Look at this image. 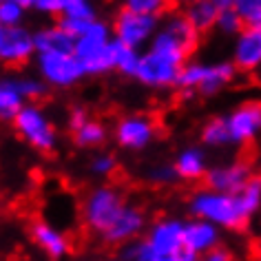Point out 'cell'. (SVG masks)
Segmentation results:
<instances>
[{"label":"cell","mask_w":261,"mask_h":261,"mask_svg":"<svg viewBox=\"0 0 261 261\" xmlns=\"http://www.w3.org/2000/svg\"><path fill=\"white\" fill-rule=\"evenodd\" d=\"M201 34L188 22L184 11H171L160 20V29L146 51H142L135 82L148 91L177 89L181 69L193 60Z\"/></svg>","instance_id":"1"},{"label":"cell","mask_w":261,"mask_h":261,"mask_svg":"<svg viewBox=\"0 0 261 261\" xmlns=\"http://www.w3.org/2000/svg\"><path fill=\"white\" fill-rule=\"evenodd\" d=\"M186 208L191 217L206 219L221 230L239 232L261 215V175H254L239 193H221L208 186L195 188Z\"/></svg>","instance_id":"2"},{"label":"cell","mask_w":261,"mask_h":261,"mask_svg":"<svg viewBox=\"0 0 261 261\" xmlns=\"http://www.w3.org/2000/svg\"><path fill=\"white\" fill-rule=\"evenodd\" d=\"M237 77L230 60H188L181 69L177 89L184 97H215L226 91Z\"/></svg>","instance_id":"3"},{"label":"cell","mask_w":261,"mask_h":261,"mask_svg":"<svg viewBox=\"0 0 261 261\" xmlns=\"http://www.w3.org/2000/svg\"><path fill=\"white\" fill-rule=\"evenodd\" d=\"M73 54L80 60L84 73L89 77H100L113 71V54H115V38L113 27L107 20H93L91 27L80 38H75Z\"/></svg>","instance_id":"4"},{"label":"cell","mask_w":261,"mask_h":261,"mask_svg":"<svg viewBox=\"0 0 261 261\" xmlns=\"http://www.w3.org/2000/svg\"><path fill=\"white\" fill-rule=\"evenodd\" d=\"M128 204L126 195L113 184H97L87 191L80 206V217L84 228L95 234L97 239L113 226V221L120 217L124 206Z\"/></svg>","instance_id":"5"},{"label":"cell","mask_w":261,"mask_h":261,"mask_svg":"<svg viewBox=\"0 0 261 261\" xmlns=\"http://www.w3.org/2000/svg\"><path fill=\"white\" fill-rule=\"evenodd\" d=\"M16 135L20 138L29 148H34L36 153L49 155L54 153L58 144H60V133L54 122V117L49 115V111L38 102L27 104L20 113L16 115V120L11 122Z\"/></svg>","instance_id":"6"},{"label":"cell","mask_w":261,"mask_h":261,"mask_svg":"<svg viewBox=\"0 0 261 261\" xmlns=\"http://www.w3.org/2000/svg\"><path fill=\"white\" fill-rule=\"evenodd\" d=\"M36 75L47 84L49 89L69 91L75 84H80L84 73L80 60L73 51H47V54H36Z\"/></svg>","instance_id":"7"},{"label":"cell","mask_w":261,"mask_h":261,"mask_svg":"<svg viewBox=\"0 0 261 261\" xmlns=\"http://www.w3.org/2000/svg\"><path fill=\"white\" fill-rule=\"evenodd\" d=\"M160 135V126L153 115L135 111V113H124L115 120L111 138L122 151L126 153H144L146 148L155 144Z\"/></svg>","instance_id":"8"},{"label":"cell","mask_w":261,"mask_h":261,"mask_svg":"<svg viewBox=\"0 0 261 261\" xmlns=\"http://www.w3.org/2000/svg\"><path fill=\"white\" fill-rule=\"evenodd\" d=\"M160 20L162 18L155 16H146V14H135L128 9H120L111 22L113 27V38L115 42L124 44V47L138 49V51H146L151 40L155 38L160 29Z\"/></svg>","instance_id":"9"},{"label":"cell","mask_w":261,"mask_h":261,"mask_svg":"<svg viewBox=\"0 0 261 261\" xmlns=\"http://www.w3.org/2000/svg\"><path fill=\"white\" fill-rule=\"evenodd\" d=\"M230 146L244 148L261 135V100H244L224 115Z\"/></svg>","instance_id":"10"},{"label":"cell","mask_w":261,"mask_h":261,"mask_svg":"<svg viewBox=\"0 0 261 261\" xmlns=\"http://www.w3.org/2000/svg\"><path fill=\"white\" fill-rule=\"evenodd\" d=\"M148 226L151 224H148V215L144 208L140 204L128 201V204L124 206V211L120 213V217L113 221V226H111L100 239L107 246H124V244H130V241L144 237Z\"/></svg>","instance_id":"11"},{"label":"cell","mask_w":261,"mask_h":261,"mask_svg":"<svg viewBox=\"0 0 261 261\" xmlns=\"http://www.w3.org/2000/svg\"><path fill=\"white\" fill-rule=\"evenodd\" d=\"M184 224L186 219L175 217V215H166V217L155 219L144 234L155 257H164V254H173L177 250H184Z\"/></svg>","instance_id":"12"},{"label":"cell","mask_w":261,"mask_h":261,"mask_svg":"<svg viewBox=\"0 0 261 261\" xmlns=\"http://www.w3.org/2000/svg\"><path fill=\"white\" fill-rule=\"evenodd\" d=\"M254 175L257 173H254L250 162L228 160V162H219V164L208 168V173L204 177V186L213 188V191H221V193H239Z\"/></svg>","instance_id":"13"},{"label":"cell","mask_w":261,"mask_h":261,"mask_svg":"<svg viewBox=\"0 0 261 261\" xmlns=\"http://www.w3.org/2000/svg\"><path fill=\"white\" fill-rule=\"evenodd\" d=\"M29 237L38 250L51 261H62L71 252V239L67 232L47 219H36L29 228Z\"/></svg>","instance_id":"14"},{"label":"cell","mask_w":261,"mask_h":261,"mask_svg":"<svg viewBox=\"0 0 261 261\" xmlns=\"http://www.w3.org/2000/svg\"><path fill=\"white\" fill-rule=\"evenodd\" d=\"M36 38L34 31L22 27H14L5 31V40L0 47V64L5 67H22L36 58Z\"/></svg>","instance_id":"15"},{"label":"cell","mask_w":261,"mask_h":261,"mask_svg":"<svg viewBox=\"0 0 261 261\" xmlns=\"http://www.w3.org/2000/svg\"><path fill=\"white\" fill-rule=\"evenodd\" d=\"M230 62L244 73H254L261 69V29L244 27L239 36L232 38Z\"/></svg>","instance_id":"16"},{"label":"cell","mask_w":261,"mask_h":261,"mask_svg":"<svg viewBox=\"0 0 261 261\" xmlns=\"http://www.w3.org/2000/svg\"><path fill=\"white\" fill-rule=\"evenodd\" d=\"M221 228H217L215 224L206 219H197V217H191L186 219L184 224V246L191 250L193 254H201L211 252L213 248L221 246Z\"/></svg>","instance_id":"17"},{"label":"cell","mask_w":261,"mask_h":261,"mask_svg":"<svg viewBox=\"0 0 261 261\" xmlns=\"http://www.w3.org/2000/svg\"><path fill=\"white\" fill-rule=\"evenodd\" d=\"M173 166L177 171V177L179 181H204L208 168V153L204 146H197V144H188L184 148H179L175 153V160H173Z\"/></svg>","instance_id":"18"},{"label":"cell","mask_w":261,"mask_h":261,"mask_svg":"<svg viewBox=\"0 0 261 261\" xmlns=\"http://www.w3.org/2000/svg\"><path fill=\"white\" fill-rule=\"evenodd\" d=\"M38 14L60 18H77V20H95L97 9L93 0H36Z\"/></svg>","instance_id":"19"},{"label":"cell","mask_w":261,"mask_h":261,"mask_svg":"<svg viewBox=\"0 0 261 261\" xmlns=\"http://www.w3.org/2000/svg\"><path fill=\"white\" fill-rule=\"evenodd\" d=\"M27 104L18 75L0 77V122H14Z\"/></svg>","instance_id":"20"},{"label":"cell","mask_w":261,"mask_h":261,"mask_svg":"<svg viewBox=\"0 0 261 261\" xmlns=\"http://www.w3.org/2000/svg\"><path fill=\"white\" fill-rule=\"evenodd\" d=\"M36 38V51L38 54H47V51H73L75 38L62 27L60 22L42 24L34 31Z\"/></svg>","instance_id":"21"},{"label":"cell","mask_w":261,"mask_h":261,"mask_svg":"<svg viewBox=\"0 0 261 261\" xmlns=\"http://www.w3.org/2000/svg\"><path fill=\"white\" fill-rule=\"evenodd\" d=\"M71 140H73V144L77 148H82V151H102V146L109 142V128L104 122L91 117L82 126L71 130Z\"/></svg>","instance_id":"22"},{"label":"cell","mask_w":261,"mask_h":261,"mask_svg":"<svg viewBox=\"0 0 261 261\" xmlns=\"http://www.w3.org/2000/svg\"><path fill=\"white\" fill-rule=\"evenodd\" d=\"M184 16L188 18V22L204 36L208 31H215V24H217V18H219V9L215 7L211 0H197V3H193L191 7L184 9Z\"/></svg>","instance_id":"23"},{"label":"cell","mask_w":261,"mask_h":261,"mask_svg":"<svg viewBox=\"0 0 261 261\" xmlns=\"http://www.w3.org/2000/svg\"><path fill=\"white\" fill-rule=\"evenodd\" d=\"M199 140L204 148H213V151H221V148L230 146V138H228V128L224 115L211 117L204 122V126L199 128Z\"/></svg>","instance_id":"24"},{"label":"cell","mask_w":261,"mask_h":261,"mask_svg":"<svg viewBox=\"0 0 261 261\" xmlns=\"http://www.w3.org/2000/svg\"><path fill=\"white\" fill-rule=\"evenodd\" d=\"M140 58H142V51L124 47V44L115 42L113 71H115V73H120V75H124V77L135 80V73H138V67H140Z\"/></svg>","instance_id":"25"},{"label":"cell","mask_w":261,"mask_h":261,"mask_svg":"<svg viewBox=\"0 0 261 261\" xmlns=\"http://www.w3.org/2000/svg\"><path fill=\"white\" fill-rule=\"evenodd\" d=\"M144 179L155 188H168L179 181L173 162H153L144 168Z\"/></svg>","instance_id":"26"},{"label":"cell","mask_w":261,"mask_h":261,"mask_svg":"<svg viewBox=\"0 0 261 261\" xmlns=\"http://www.w3.org/2000/svg\"><path fill=\"white\" fill-rule=\"evenodd\" d=\"M117 171V158L111 151H95L89 158V173L97 179H107Z\"/></svg>","instance_id":"27"},{"label":"cell","mask_w":261,"mask_h":261,"mask_svg":"<svg viewBox=\"0 0 261 261\" xmlns=\"http://www.w3.org/2000/svg\"><path fill=\"white\" fill-rule=\"evenodd\" d=\"M232 9L244 27L261 29V0H232Z\"/></svg>","instance_id":"28"},{"label":"cell","mask_w":261,"mask_h":261,"mask_svg":"<svg viewBox=\"0 0 261 261\" xmlns=\"http://www.w3.org/2000/svg\"><path fill=\"white\" fill-rule=\"evenodd\" d=\"M168 5H171V0H122V9L155 16V18H164L168 11Z\"/></svg>","instance_id":"29"},{"label":"cell","mask_w":261,"mask_h":261,"mask_svg":"<svg viewBox=\"0 0 261 261\" xmlns=\"http://www.w3.org/2000/svg\"><path fill=\"white\" fill-rule=\"evenodd\" d=\"M117 257H120V261H153V250L148 246V241L142 237L130 241V244L120 246Z\"/></svg>","instance_id":"30"},{"label":"cell","mask_w":261,"mask_h":261,"mask_svg":"<svg viewBox=\"0 0 261 261\" xmlns=\"http://www.w3.org/2000/svg\"><path fill=\"white\" fill-rule=\"evenodd\" d=\"M24 18H27V9L24 7L11 3V0H3V3H0V24H3L5 29L22 27Z\"/></svg>","instance_id":"31"},{"label":"cell","mask_w":261,"mask_h":261,"mask_svg":"<svg viewBox=\"0 0 261 261\" xmlns=\"http://www.w3.org/2000/svg\"><path fill=\"white\" fill-rule=\"evenodd\" d=\"M241 29H244V22H241V18L234 14L232 7L219 11L217 24H215V31H217L219 36H224V38H234V36H239Z\"/></svg>","instance_id":"32"},{"label":"cell","mask_w":261,"mask_h":261,"mask_svg":"<svg viewBox=\"0 0 261 261\" xmlns=\"http://www.w3.org/2000/svg\"><path fill=\"white\" fill-rule=\"evenodd\" d=\"M18 80H20V87H22V93L27 97V102H40L44 95H47L49 87L44 84L38 75H18Z\"/></svg>","instance_id":"33"},{"label":"cell","mask_w":261,"mask_h":261,"mask_svg":"<svg viewBox=\"0 0 261 261\" xmlns=\"http://www.w3.org/2000/svg\"><path fill=\"white\" fill-rule=\"evenodd\" d=\"M89 120H91V113L84 104H73V107L67 111V124L71 130H75L77 126H82V124Z\"/></svg>","instance_id":"34"},{"label":"cell","mask_w":261,"mask_h":261,"mask_svg":"<svg viewBox=\"0 0 261 261\" xmlns=\"http://www.w3.org/2000/svg\"><path fill=\"white\" fill-rule=\"evenodd\" d=\"M95 20H97V18H95ZM58 22H60L62 27L67 29L73 38H80V36L84 34V31H87V29L91 27V22H93V20H77V18H60Z\"/></svg>","instance_id":"35"},{"label":"cell","mask_w":261,"mask_h":261,"mask_svg":"<svg viewBox=\"0 0 261 261\" xmlns=\"http://www.w3.org/2000/svg\"><path fill=\"white\" fill-rule=\"evenodd\" d=\"M197 261H234V259H232V252L228 250L226 246H217V248H213L211 252L201 254Z\"/></svg>","instance_id":"36"},{"label":"cell","mask_w":261,"mask_h":261,"mask_svg":"<svg viewBox=\"0 0 261 261\" xmlns=\"http://www.w3.org/2000/svg\"><path fill=\"white\" fill-rule=\"evenodd\" d=\"M199 257L197 254H193L188 248H184V250H177L173 254H164V257H155L153 261H197Z\"/></svg>","instance_id":"37"},{"label":"cell","mask_w":261,"mask_h":261,"mask_svg":"<svg viewBox=\"0 0 261 261\" xmlns=\"http://www.w3.org/2000/svg\"><path fill=\"white\" fill-rule=\"evenodd\" d=\"M211 3H213L219 11H224V9H230V7H232V0H211Z\"/></svg>","instance_id":"38"},{"label":"cell","mask_w":261,"mask_h":261,"mask_svg":"<svg viewBox=\"0 0 261 261\" xmlns=\"http://www.w3.org/2000/svg\"><path fill=\"white\" fill-rule=\"evenodd\" d=\"M11 3H16V5H20V7H24V9H34L36 7V0H11Z\"/></svg>","instance_id":"39"},{"label":"cell","mask_w":261,"mask_h":261,"mask_svg":"<svg viewBox=\"0 0 261 261\" xmlns=\"http://www.w3.org/2000/svg\"><path fill=\"white\" fill-rule=\"evenodd\" d=\"M193 3H197V0H171V5H177V7H181V9L191 7Z\"/></svg>","instance_id":"40"},{"label":"cell","mask_w":261,"mask_h":261,"mask_svg":"<svg viewBox=\"0 0 261 261\" xmlns=\"http://www.w3.org/2000/svg\"><path fill=\"white\" fill-rule=\"evenodd\" d=\"M259 221H257V241H259V250H261V215L257 217Z\"/></svg>","instance_id":"41"},{"label":"cell","mask_w":261,"mask_h":261,"mask_svg":"<svg viewBox=\"0 0 261 261\" xmlns=\"http://www.w3.org/2000/svg\"><path fill=\"white\" fill-rule=\"evenodd\" d=\"M5 31H7V29H5L3 24H0V47H3V40H5Z\"/></svg>","instance_id":"42"},{"label":"cell","mask_w":261,"mask_h":261,"mask_svg":"<svg viewBox=\"0 0 261 261\" xmlns=\"http://www.w3.org/2000/svg\"><path fill=\"white\" fill-rule=\"evenodd\" d=\"M259 175H261V166H259Z\"/></svg>","instance_id":"43"},{"label":"cell","mask_w":261,"mask_h":261,"mask_svg":"<svg viewBox=\"0 0 261 261\" xmlns=\"http://www.w3.org/2000/svg\"><path fill=\"white\" fill-rule=\"evenodd\" d=\"M0 3H3V0H0Z\"/></svg>","instance_id":"44"}]
</instances>
